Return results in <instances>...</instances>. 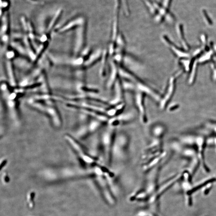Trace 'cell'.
Instances as JSON below:
<instances>
[{"label":"cell","instance_id":"3957f363","mask_svg":"<svg viewBox=\"0 0 216 216\" xmlns=\"http://www.w3.org/2000/svg\"><path fill=\"white\" fill-rule=\"evenodd\" d=\"M157 168L154 167L147 171L148 173L144 189L131 196L130 198L131 201L148 199L156 192L158 188L157 186L158 169Z\"/></svg>","mask_w":216,"mask_h":216},{"label":"cell","instance_id":"277c9868","mask_svg":"<svg viewBox=\"0 0 216 216\" xmlns=\"http://www.w3.org/2000/svg\"><path fill=\"white\" fill-rule=\"evenodd\" d=\"M146 94L141 91H138L135 96V103L142 123L146 124L148 121V117L145 104Z\"/></svg>","mask_w":216,"mask_h":216},{"label":"cell","instance_id":"6da1fadb","mask_svg":"<svg viewBox=\"0 0 216 216\" xmlns=\"http://www.w3.org/2000/svg\"><path fill=\"white\" fill-rule=\"evenodd\" d=\"M131 137L124 131H116L112 147L110 167L120 169L127 165L129 159Z\"/></svg>","mask_w":216,"mask_h":216},{"label":"cell","instance_id":"5b68a950","mask_svg":"<svg viewBox=\"0 0 216 216\" xmlns=\"http://www.w3.org/2000/svg\"><path fill=\"white\" fill-rule=\"evenodd\" d=\"M119 65L117 63L113 61L111 63V72L108 76L107 84V88L112 89L115 87V84L120 77Z\"/></svg>","mask_w":216,"mask_h":216},{"label":"cell","instance_id":"8992f818","mask_svg":"<svg viewBox=\"0 0 216 216\" xmlns=\"http://www.w3.org/2000/svg\"><path fill=\"white\" fill-rule=\"evenodd\" d=\"M103 54H104L103 55L102 58V63L101 70H100V75L103 77H104L106 75L107 60H108V55H110L108 52L107 51L104 52Z\"/></svg>","mask_w":216,"mask_h":216},{"label":"cell","instance_id":"7a4b0ae2","mask_svg":"<svg viewBox=\"0 0 216 216\" xmlns=\"http://www.w3.org/2000/svg\"><path fill=\"white\" fill-rule=\"evenodd\" d=\"M116 127L107 123L100 130L99 135L100 160L105 164L106 166L110 167L111 153L116 132Z\"/></svg>","mask_w":216,"mask_h":216},{"label":"cell","instance_id":"52a82bcc","mask_svg":"<svg viewBox=\"0 0 216 216\" xmlns=\"http://www.w3.org/2000/svg\"><path fill=\"white\" fill-rule=\"evenodd\" d=\"M35 194V193L34 192H31L28 195V205H29V208L31 209H33L35 207L34 199Z\"/></svg>","mask_w":216,"mask_h":216},{"label":"cell","instance_id":"ba28073f","mask_svg":"<svg viewBox=\"0 0 216 216\" xmlns=\"http://www.w3.org/2000/svg\"><path fill=\"white\" fill-rule=\"evenodd\" d=\"M137 216H156L155 213L153 212L151 210H143L139 212Z\"/></svg>","mask_w":216,"mask_h":216}]
</instances>
